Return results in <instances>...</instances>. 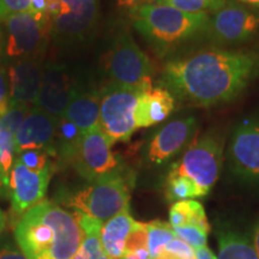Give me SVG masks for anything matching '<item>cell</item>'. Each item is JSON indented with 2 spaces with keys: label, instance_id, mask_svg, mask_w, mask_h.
<instances>
[{
  "label": "cell",
  "instance_id": "42",
  "mask_svg": "<svg viewBox=\"0 0 259 259\" xmlns=\"http://www.w3.org/2000/svg\"><path fill=\"white\" fill-rule=\"evenodd\" d=\"M72 259H89L88 258V254H87L85 250H84V247L82 245H80V247L78 248V251L74 253V255L72 257Z\"/></svg>",
  "mask_w": 259,
  "mask_h": 259
},
{
  "label": "cell",
  "instance_id": "46",
  "mask_svg": "<svg viewBox=\"0 0 259 259\" xmlns=\"http://www.w3.org/2000/svg\"><path fill=\"white\" fill-rule=\"evenodd\" d=\"M212 2H222V0H212Z\"/></svg>",
  "mask_w": 259,
  "mask_h": 259
},
{
  "label": "cell",
  "instance_id": "31",
  "mask_svg": "<svg viewBox=\"0 0 259 259\" xmlns=\"http://www.w3.org/2000/svg\"><path fill=\"white\" fill-rule=\"evenodd\" d=\"M148 248L147 223L136 221L125 242V254L131 252Z\"/></svg>",
  "mask_w": 259,
  "mask_h": 259
},
{
  "label": "cell",
  "instance_id": "23",
  "mask_svg": "<svg viewBox=\"0 0 259 259\" xmlns=\"http://www.w3.org/2000/svg\"><path fill=\"white\" fill-rule=\"evenodd\" d=\"M169 225L173 228L183 226H196L209 234L210 225L203 205L193 199L173 203L169 209Z\"/></svg>",
  "mask_w": 259,
  "mask_h": 259
},
{
  "label": "cell",
  "instance_id": "4",
  "mask_svg": "<svg viewBox=\"0 0 259 259\" xmlns=\"http://www.w3.org/2000/svg\"><path fill=\"white\" fill-rule=\"evenodd\" d=\"M60 202L72 212H79L105 223L130 208L131 183L125 174L87 183L61 196Z\"/></svg>",
  "mask_w": 259,
  "mask_h": 259
},
{
  "label": "cell",
  "instance_id": "27",
  "mask_svg": "<svg viewBox=\"0 0 259 259\" xmlns=\"http://www.w3.org/2000/svg\"><path fill=\"white\" fill-rule=\"evenodd\" d=\"M148 229V251L151 259L157 258L166 247V245L177 238L174 228L169 223L155 220L147 223Z\"/></svg>",
  "mask_w": 259,
  "mask_h": 259
},
{
  "label": "cell",
  "instance_id": "10",
  "mask_svg": "<svg viewBox=\"0 0 259 259\" xmlns=\"http://www.w3.org/2000/svg\"><path fill=\"white\" fill-rule=\"evenodd\" d=\"M259 30V11L235 0H227L209 16L206 35L220 45H239L250 41Z\"/></svg>",
  "mask_w": 259,
  "mask_h": 259
},
{
  "label": "cell",
  "instance_id": "16",
  "mask_svg": "<svg viewBox=\"0 0 259 259\" xmlns=\"http://www.w3.org/2000/svg\"><path fill=\"white\" fill-rule=\"evenodd\" d=\"M57 119L44 109L34 106L24 116L15 136L16 155L25 150L44 149L56 158L54 141H56Z\"/></svg>",
  "mask_w": 259,
  "mask_h": 259
},
{
  "label": "cell",
  "instance_id": "39",
  "mask_svg": "<svg viewBox=\"0 0 259 259\" xmlns=\"http://www.w3.org/2000/svg\"><path fill=\"white\" fill-rule=\"evenodd\" d=\"M196 257L197 259H218L215 257V254L209 250L208 246L199 248V250H196Z\"/></svg>",
  "mask_w": 259,
  "mask_h": 259
},
{
  "label": "cell",
  "instance_id": "3",
  "mask_svg": "<svg viewBox=\"0 0 259 259\" xmlns=\"http://www.w3.org/2000/svg\"><path fill=\"white\" fill-rule=\"evenodd\" d=\"M136 30L158 50H170L206 35L209 14H191L167 5L149 3L130 10Z\"/></svg>",
  "mask_w": 259,
  "mask_h": 259
},
{
  "label": "cell",
  "instance_id": "24",
  "mask_svg": "<svg viewBox=\"0 0 259 259\" xmlns=\"http://www.w3.org/2000/svg\"><path fill=\"white\" fill-rule=\"evenodd\" d=\"M82 135L80 130L65 116H60L57 119L54 153H56V158L59 161V163L69 166L74 149H76Z\"/></svg>",
  "mask_w": 259,
  "mask_h": 259
},
{
  "label": "cell",
  "instance_id": "12",
  "mask_svg": "<svg viewBox=\"0 0 259 259\" xmlns=\"http://www.w3.org/2000/svg\"><path fill=\"white\" fill-rule=\"evenodd\" d=\"M232 173L245 181H259V120L246 119L233 130L228 147Z\"/></svg>",
  "mask_w": 259,
  "mask_h": 259
},
{
  "label": "cell",
  "instance_id": "5",
  "mask_svg": "<svg viewBox=\"0 0 259 259\" xmlns=\"http://www.w3.org/2000/svg\"><path fill=\"white\" fill-rule=\"evenodd\" d=\"M223 162V143L219 136L208 134L196 139L186 148L170 170L190 178L205 197L218 183Z\"/></svg>",
  "mask_w": 259,
  "mask_h": 259
},
{
  "label": "cell",
  "instance_id": "19",
  "mask_svg": "<svg viewBox=\"0 0 259 259\" xmlns=\"http://www.w3.org/2000/svg\"><path fill=\"white\" fill-rule=\"evenodd\" d=\"M176 103V97L163 85L142 90L135 111L137 128L150 127L164 121L173 113Z\"/></svg>",
  "mask_w": 259,
  "mask_h": 259
},
{
  "label": "cell",
  "instance_id": "28",
  "mask_svg": "<svg viewBox=\"0 0 259 259\" xmlns=\"http://www.w3.org/2000/svg\"><path fill=\"white\" fill-rule=\"evenodd\" d=\"M153 3L161 5H167L178 9L180 11L191 12V14H209L211 15L226 4L227 0L212 2V0H153Z\"/></svg>",
  "mask_w": 259,
  "mask_h": 259
},
{
  "label": "cell",
  "instance_id": "38",
  "mask_svg": "<svg viewBox=\"0 0 259 259\" xmlns=\"http://www.w3.org/2000/svg\"><path fill=\"white\" fill-rule=\"evenodd\" d=\"M124 259H151L149 254L148 248H142V250L131 252V253H126Z\"/></svg>",
  "mask_w": 259,
  "mask_h": 259
},
{
  "label": "cell",
  "instance_id": "20",
  "mask_svg": "<svg viewBox=\"0 0 259 259\" xmlns=\"http://www.w3.org/2000/svg\"><path fill=\"white\" fill-rule=\"evenodd\" d=\"M100 93L77 89L65 109V118L72 121L82 134L100 126Z\"/></svg>",
  "mask_w": 259,
  "mask_h": 259
},
{
  "label": "cell",
  "instance_id": "29",
  "mask_svg": "<svg viewBox=\"0 0 259 259\" xmlns=\"http://www.w3.org/2000/svg\"><path fill=\"white\" fill-rule=\"evenodd\" d=\"M52 155L44 149H32V150H25L16 155V160H18L22 164L29 168L30 170L40 171L44 170L51 164Z\"/></svg>",
  "mask_w": 259,
  "mask_h": 259
},
{
  "label": "cell",
  "instance_id": "6",
  "mask_svg": "<svg viewBox=\"0 0 259 259\" xmlns=\"http://www.w3.org/2000/svg\"><path fill=\"white\" fill-rule=\"evenodd\" d=\"M106 70L114 84L141 90L153 87V61L128 32L115 38L107 54Z\"/></svg>",
  "mask_w": 259,
  "mask_h": 259
},
{
  "label": "cell",
  "instance_id": "13",
  "mask_svg": "<svg viewBox=\"0 0 259 259\" xmlns=\"http://www.w3.org/2000/svg\"><path fill=\"white\" fill-rule=\"evenodd\" d=\"M54 169V164H51L44 170L34 171L15 160L9 179V198L15 215L21 218L44 200Z\"/></svg>",
  "mask_w": 259,
  "mask_h": 259
},
{
  "label": "cell",
  "instance_id": "25",
  "mask_svg": "<svg viewBox=\"0 0 259 259\" xmlns=\"http://www.w3.org/2000/svg\"><path fill=\"white\" fill-rule=\"evenodd\" d=\"M83 232L82 246L89 259H109L101 242V227L103 223L79 212H73Z\"/></svg>",
  "mask_w": 259,
  "mask_h": 259
},
{
  "label": "cell",
  "instance_id": "45",
  "mask_svg": "<svg viewBox=\"0 0 259 259\" xmlns=\"http://www.w3.org/2000/svg\"><path fill=\"white\" fill-rule=\"evenodd\" d=\"M3 45H4V41H3L2 31H0V54H2V51H3Z\"/></svg>",
  "mask_w": 259,
  "mask_h": 259
},
{
  "label": "cell",
  "instance_id": "9",
  "mask_svg": "<svg viewBox=\"0 0 259 259\" xmlns=\"http://www.w3.org/2000/svg\"><path fill=\"white\" fill-rule=\"evenodd\" d=\"M5 28V56L19 60L37 58L47 45L52 32L48 16H37L30 11L16 14L3 21Z\"/></svg>",
  "mask_w": 259,
  "mask_h": 259
},
{
  "label": "cell",
  "instance_id": "18",
  "mask_svg": "<svg viewBox=\"0 0 259 259\" xmlns=\"http://www.w3.org/2000/svg\"><path fill=\"white\" fill-rule=\"evenodd\" d=\"M30 107L10 105L9 111L0 118V197H9L10 171L16 160V132Z\"/></svg>",
  "mask_w": 259,
  "mask_h": 259
},
{
  "label": "cell",
  "instance_id": "14",
  "mask_svg": "<svg viewBox=\"0 0 259 259\" xmlns=\"http://www.w3.org/2000/svg\"><path fill=\"white\" fill-rule=\"evenodd\" d=\"M197 134V121L193 116L174 119L163 125L153 136L147 148V157L151 164H163L193 142Z\"/></svg>",
  "mask_w": 259,
  "mask_h": 259
},
{
  "label": "cell",
  "instance_id": "40",
  "mask_svg": "<svg viewBox=\"0 0 259 259\" xmlns=\"http://www.w3.org/2000/svg\"><path fill=\"white\" fill-rule=\"evenodd\" d=\"M252 238H253L254 248H255V251H257V254H258V258H259V219H258L257 223L254 225L253 235H252Z\"/></svg>",
  "mask_w": 259,
  "mask_h": 259
},
{
  "label": "cell",
  "instance_id": "21",
  "mask_svg": "<svg viewBox=\"0 0 259 259\" xmlns=\"http://www.w3.org/2000/svg\"><path fill=\"white\" fill-rule=\"evenodd\" d=\"M135 222L128 208L103 223L101 227V242L109 259H124L126 239Z\"/></svg>",
  "mask_w": 259,
  "mask_h": 259
},
{
  "label": "cell",
  "instance_id": "8",
  "mask_svg": "<svg viewBox=\"0 0 259 259\" xmlns=\"http://www.w3.org/2000/svg\"><path fill=\"white\" fill-rule=\"evenodd\" d=\"M69 166L87 183L125 174L120 158L112 151L100 126L80 136Z\"/></svg>",
  "mask_w": 259,
  "mask_h": 259
},
{
  "label": "cell",
  "instance_id": "34",
  "mask_svg": "<svg viewBox=\"0 0 259 259\" xmlns=\"http://www.w3.org/2000/svg\"><path fill=\"white\" fill-rule=\"evenodd\" d=\"M0 259H28L16 241L10 238L0 239Z\"/></svg>",
  "mask_w": 259,
  "mask_h": 259
},
{
  "label": "cell",
  "instance_id": "43",
  "mask_svg": "<svg viewBox=\"0 0 259 259\" xmlns=\"http://www.w3.org/2000/svg\"><path fill=\"white\" fill-rule=\"evenodd\" d=\"M5 227H6V216L4 211L0 209V235H2L3 232H4Z\"/></svg>",
  "mask_w": 259,
  "mask_h": 259
},
{
  "label": "cell",
  "instance_id": "41",
  "mask_svg": "<svg viewBox=\"0 0 259 259\" xmlns=\"http://www.w3.org/2000/svg\"><path fill=\"white\" fill-rule=\"evenodd\" d=\"M235 2L240 3V4L248 6V8L258 10L259 11V0H235Z\"/></svg>",
  "mask_w": 259,
  "mask_h": 259
},
{
  "label": "cell",
  "instance_id": "37",
  "mask_svg": "<svg viewBox=\"0 0 259 259\" xmlns=\"http://www.w3.org/2000/svg\"><path fill=\"white\" fill-rule=\"evenodd\" d=\"M116 3H118V5L120 6V8L127 9L130 11V10L137 9L142 5L153 3V0H116Z\"/></svg>",
  "mask_w": 259,
  "mask_h": 259
},
{
  "label": "cell",
  "instance_id": "30",
  "mask_svg": "<svg viewBox=\"0 0 259 259\" xmlns=\"http://www.w3.org/2000/svg\"><path fill=\"white\" fill-rule=\"evenodd\" d=\"M177 238L181 239L190 246H192L196 250L203 248L206 246L208 241V233L204 232L203 229L198 228L196 226H183L174 228Z\"/></svg>",
  "mask_w": 259,
  "mask_h": 259
},
{
  "label": "cell",
  "instance_id": "35",
  "mask_svg": "<svg viewBox=\"0 0 259 259\" xmlns=\"http://www.w3.org/2000/svg\"><path fill=\"white\" fill-rule=\"evenodd\" d=\"M10 108V94L8 73L0 66V118L9 111Z\"/></svg>",
  "mask_w": 259,
  "mask_h": 259
},
{
  "label": "cell",
  "instance_id": "15",
  "mask_svg": "<svg viewBox=\"0 0 259 259\" xmlns=\"http://www.w3.org/2000/svg\"><path fill=\"white\" fill-rule=\"evenodd\" d=\"M78 87L66 67L58 64H47L44 67L40 93L35 106L58 119L64 115Z\"/></svg>",
  "mask_w": 259,
  "mask_h": 259
},
{
  "label": "cell",
  "instance_id": "33",
  "mask_svg": "<svg viewBox=\"0 0 259 259\" xmlns=\"http://www.w3.org/2000/svg\"><path fill=\"white\" fill-rule=\"evenodd\" d=\"M30 0H0V21L19 12L28 11Z\"/></svg>",
  "mask_w": 259,
  "mask_h": 259
},
{
  "label": "cell",
  "instance_id": "32",
  "mask_svg": "<svg viewBox=\"0 0 259 259\" xmlns=\"http://www.w3.org/2000/svg\"><path fill=\"white\" fill-rule=\"evenodd\" d=\"M162 252L174 259H197L196 250L179 238H174L168 242Z\"/></svg>",
  "mask_w": 259,
  "mask_h": 259
},
{
  "label": "cell",
  "instance_id": "2",
  "mask_svg": "<svg viewBox=\"0 0 259 259\" xmlns=\"http://www.w3.org/2000/svg\"><path fill=\"white\" fill-rule=\"evenodd\" d=\"M14 236L28 259H72L83 241L73 212L46 199L19 218Z\"/></svg>",
  "mask_w": 259,
  "mask_h": 259
},
{
  "label": "cell",
  "instance_id": "11",
  "mask_svg": "<svg viewBox=\"0 0 259 259\" xmlns=\"http://www.w3.org/2000/svg\"><path fill=\"white\" fill-rule=\"evenodd\" d=\"M100 0H51L47 16L52 22V34L64 41H77L95 25Z\"/></svg>",
  "mask_w": 259,
  "mask_h": 259
},
{
  "label": "cell",
  "instance_id": "44",
  "mask_svg": "<svg viewBox=\"0 0 259 259\" xmlns=\"http://www.w3.org/2000/svg\"><path fill=\"white\" fill-rule=\"evenodd\" d=\"M155 259H174V258H171V257H169V255L168 254H166V253H163V252H162V253L158 255L157 258H155Z\"/></svg>",
  "mask_w": 259,
  "mask_h": 259
},
{
  "label": "cell",
  "instance_id": "17",
  "mask_svg": "<svg viewBox=\"0 0 259 259\" xmlns=\"http://www.w3.org/2000/svg\"><path fill=\"white\" fill-rule=\"evenodd\" d=\"M42 76L44 67L37 58L15 60L8 70L10 105L35 106Z\"/></svg>",
  "mask_w": 259,
  "mask_h": 259
},
{
  "label": "cell",
  "instance_id": "22",
  "mask_svg": "<svg viewBox=\"0 0 259 259\" xmlns=\"http://www.w3.org/2000/svg\"><path fill=\"white\" fill-rule=\"evenodd\" d=\"M219 259H259L253 238L231 226H219L216 231Z\"/></svg>",
  "mask_w": 259,
  "mask_h": 259
},
{
  "label": "cell",
  "instance_id": "7",
  "mask_svg": "<svg viewBox=\"0 0 259 259\" xmlns=\"http://www.w3.org/2000/svg\"><path fill=\"white\" fill-rule=\"evenodd\" d=\"M141 92V89L111 83L100 93V128L111 145L128 142L137 130L135 111Z\"/></svg>",
  "mask_w": 259,
  "mask_h": 259
},
{
  "label": "cell",
  "instance_id": "1",
  "mask_svg": "<svg viewBox=\"0 0 259 259\" xmlns=\"http://www.w3.org/2000/svg\"><path fill=\"white\" fill-rule=\"evenodd\" d=\"M258 74V52L211 47L169 60L162 78L176 100L212 107L233 101Z\"/></svg>",
  "mask_w": 259,
  "mask_h": 259
},
{
  "label": "cell",
  "instance_id": "36",
  "mask_svg": "<svg viewBox=\"0 0 259 259\" xmlns=\"http://www.w3.org/2000/svg\"><path fill=\"white\" fill-rule=\"evenodd\" d=\"M51 0H30V6H29L28 11L37 16H47Z\"/></svg>",
  "mask_w": 259,
  "mask_h": 259
},
{
  "label": "cell",
  "instance_id": "26",
  "mask_svg": "<svg viewBox=\"0 0 259 259\" xmlns=\"http://www.w3.org/2000/svg\"><path fill=\"white\" fill-rule=\"evenodd\" d=\"M166 197L169 202L202 198V193L190 178L169 170L166 180Z\"/></svg>",
  "mask_w": 259,
  "mask_h": 259
}]
</instances>
